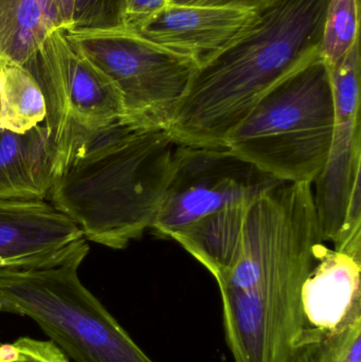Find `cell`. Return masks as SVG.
Returning a JSON list of instances; mask_svg holds the SVG:
<instances>
[{
	"mask_svg": "<svg viewBox=\"0 0 361 362\" xmlns=\"http://www.w3.org/2000/svg\"><path fill=\"white\" fill-rule=\"evenodd\" d=\"M74 0H51V8L59 29L69 30L72 25Z\"/></svg>",
	"mask_w": 361,
	"mask_h": 362,
	"instance_id": "cell-22",
	"label": "cell"
},
{
	"mask_svg": "<svg viewBox=\"0 0 361 362\" xmlns=\"http://www.w3.org/2000/svg\"><path fill=\"white\" fill-rule=\"evenodd\" d=\"M330 68L335 123L326 165L314 181V204L324 242L337 250L361 249L360 38Z\"/></svg>",
	"mask_w": 361,
	"mask_h": 362,
	"instance_id": "cell-8",
	"label": "cell"
},
{
	"mask_svg": "<svg viewBox=\"0 0 361 362\" xmlns=\"http://www.w3.org/2000/svg\"><path fill=\"white\" fill-rule=\"evenodd\" d=\"M281 182L228 148L177 144L171 175L150 230L172 240L201 219L251 202Z\"/></svg>",
	"mask_w": 361,
	"mask_h": 362,
	"instance_id": "cell-9",
	"label": "cell"
},
{
	"mask_svg": "<svg viewBox=\"0 0 361 362\" xmlns=\"http://www.w3.org/2000/svg\"><path fill=\"white\" fill-rule=\"evenodd\" d=\"M64 34L118 87L124 107L121 121L140 129H167L199 69L192 59L126 29Z\"/></svg>",
	"mask_w": 361,
	"mask_h": 362,
	"instance_id": "cell-6",
	"label": "cell"
},
{
	"mask_svg": "<svg viewBox=\"0 0 361 362\" xmlns=\"http://www.w3.org/2000/svg\"><path fill=\"white\" fill-rule=\"evenodd\" d=\"M0 121H1V101H0Z\"/></svg>",
	"mask_w": 361,
	"mask_h": 362,
	"instance_id": "cell-23",
	"label": "cell"
},
{
	"mask_svg": "<svg viewBox=\"0 0 361 362\" xmlns=\"http://www.w3.org/2000/svg\"><path fill=\"white\" fill-rule=\"evenodd\" d=\"M83 238L47 200L0 199V269L44 263Z\"/></svg>",
	"mask_w": 361,
	"mask_h": 362,
	"instance_id": "cell-11",
	"label": "cell"
},
{
	"mask_svg": "<svg viewBox=\"0 0 361 362\" xmlns=\"http://www.w3.org/2000/svg\"><path fill=\"white\" fill-rule=\"evenodd\" d=\"M57 173L44 124L25 134L0 129V199L47 200Z\"/></svg>",
	"mask_w": 361,
	"mask_h": 362,
	"instance_id": "cell-13",
	"label": "cell"
},
{
	"mask_svg": "<svg viewBox=\"0 0 361 362\" xmlns=\"http://www.w3.org/2000/svg\"><path fill=\"white\" fill-rule=\"evenodd\" d=\"M23 67L40 85L46 101L42 124L57 151V171L89 136L122 119L118 87L68 42L64 30L53 32Z\"/></svg>",
	"mask_w": 361,
	"mask_h": 362,
	"instance_id": "cell-7",
	"label": "cell"
},
{
	"mask_svg": "<svg viewBox=\"0 0 361 362\" xmlns=\"http://www.w3.org/2000/svg\"><path fill=\"white\" fill-rule=\"evenodd\" d=\"M126 0H74L72 31L125 29Z\"/></svg>",
	"mask_w": 361,
	"mask_h": 362,
	"instance_id": "cell-18",
	"label": "cell"
},
{
	"mask_svg": "<svg viewBox=\"0 0 361 362\" xmlns=\"http://www.w3.org/2000/svg\"><path fill=\"white\" fill-rule=\"evenodd\" d=\"M176 146L167 129L114 121L64 160L47 202L71 219L87 240L124 249L152 228Z\"/></svg>",
	"mask_w": 361,
	"mask_h": 362,
	"instance_id": "cell-3",
	"label": "cell"
},
{
	"mask_svg": "<svg viewBox=\"0 0 361 362\" xmlns=\"http://www.w3.org/2000/svg\"><path fill=\"white\" fill-rule=\"evenodd\" d=\"M360 38V0H331L319 55L329 67L341 63Z\"/></svg>",
	"mask_w": 361,
	"mask_h": 362,
	"instance_id": "cell-17",
	"label": "cell"
},
{
	"mask_svg": "<svg viewBox=\"0 0 361 362\" xmlns=\"http://www.w3.org/2000/svg\"><path fill=\"white\" fill-rule=\"evenodd\" d=\"M331 0H268L247 31L195 72L167 131L180 146L226 148L278 83L319 53Z\"/></svg>",
	"mask_w": 361,
	"mask_h": 362,
	"instance_id": "cell-2",
	"label": "cell"
},
{
	"mask_svg": "<svg viewBox=\"0 0 361 362\" xmlns=\"http://www.w3.org/2000/svg\"><path fill=\"white\" fill-rule=\"evenodd\" d=\"M57 30L51 0H0V62L23 67Z\"/></svg>",
	"mask_w": 361,
	"mask_h": 362,
	"instance_id": "cell-14",
	"label": "cell"
},
{
	"mask_svg": "<svg viewBox=\"0 0 361 362\" xmlns=\"http://www.w3.org/2000/svg\"><path fill=\"white\" fill-rule=\"evenodd\" d=\"M0 129L25 134L42 124L47 107L35 78L23 66L4 64L1 74Z\"/></svg>",
	"mask_w": 361,
	"mask_h": 362,
	"instance_id": "cell-15",
	"label": "cell"
},
{
	"mask_svg": "<svg viewBox=\"0 0 361 362\" xmlns=\"http://www.w3.org/2000/svg\"><path fill=\"white\" fill-rule=\"evenodd\" d=\"M88 252L83 238L44 263L0 269V313L29 317L73 362H155L81 282Z\"/></svg>",
	"mask_w": 361,
	"mask_h": 362,
	"instance_id": "cell-4",
	"label": "cell"
},
{
	"mask_svg": "<svg viewBox=\"0 0 361 362\" xmlns=\"http://www.w3.org/2000/svg\"><path fill=\"white\" fill-rule=\"evenodd\" d=\"M335 123L330 68L318 53L265 93L226 148L280 181L313 185L328 160Z\"/></svg>",
	"mask_w": 361,
	"mask_h": 362,
	"instance_id": "cell-5",
	"label": "cell"
},
{
	"mask_svg": "<svg viewBox=\"0 0 361 362\" xmlns=\"http://www.w3.org/2000/svg\"><path fill=\"white\" fill-rule=\"evenodd\" d=\"M170 0H126L125 29L137 32L146 21L169 4Z\"/></svg>",
	"mask_w": 361,
	"mask_h": 362,
	"instance_id": "cell-20",
	"label": "cell"
},
{
	"mask_svg": "<svg viewBox=\"0 0 361 362\" xmlns=\"http://www.w3.org/2000/svg\"><path fill=\"white\" fill-rule=\"evenodd\" d=\"M324 243L312 183L281 182L250 202L213 276L235 362H288L303 329V284Z\"/></svg>",
	"mask_w": 361,
	"mask_h": 362,
	"instance_id": "cell-1",
	"label": "cell"
},
{
	"mask_svg": "<svg viewBox=\"0 0 361 362\" xmlns=\"http://www.w3.org/2000/svg\"><path fill=\"white\" fill-rule=\"evenodd\" d=\"M0 362H71L51 340L23 337L0 344Z\"/></svg>",
	"mask_w": 361,
	"mask_h": 362,
	"instance_id": "cell-19",
	"label": "cell"
},
{
	"mask_svg": "<svg viewBox=\"0 0 361 362\" xmlns=\"http://www.w3.org/2000/svg\"><path fill=\"white\" fill-rule=\"evenodd\" d=\"M256 11L167 4L136 33L154 44L206 65L239 40Z\"/></svg>",
	"mask_w": 361,
	"mask_h": 362,
	"instance_id": "cell-10",
	"label": "cell"
},
{
	"mask_svg": "<svg viewBox=\"0 0 361 362\" xmlns=\"http://www.w3.org/2000/svg\"><path fill=\"white\" fill-rule=\"evenodd\" d=\"M268 0H170L169 4L178 6H214L235 10L256 11Z\"/></svg>",
	"mask_w": 361,
	"mask_h": 362,
	"instance_id": "cell-21",
	"label": "cell"
},
{
	"mask_svg": "<svg viewBox=\"0 0 361 362\" xmlns=\"http://www.w3.org/2000/svg\"><path fill=\"white\" fill-rule=\"evenodd\" d=\"M303 329L336 332L361 321V250L324 245L302 287Z\"/></svg>",
	"mask_w": 361,
	"mask_h": 362,
	"instance_id": "cell-12",
	"label": "cell"
},
{
	"mask_svg": "<svg viewBox=\"0 0 361 362\" xmlns=\"http://www.w3.org/2000/svg\"><path fill=\"white\" fill-rule=\"evenodd\" d=\"M288 362H361V321L336 332L302 329Z\"/></svg>",
	"mask_w": 361,
	"mask_h": 362,
	"instance_id": "cell-16",
	"label": "cell"
}]
</instances>
